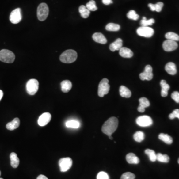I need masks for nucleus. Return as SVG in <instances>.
I'll return each mask as SVG.
<instances>
[{
    "label": "nucleus",
    "mask_w": 179,
    "mask_h": 179,
    "mask_svg": "<svg viewBox=\"0 0 179 179\" xmlns=\"http://www.w3.org/2000/svg\"><path fill=\"white\" fill-rule=\"evenodd\" d=\"M119 124V120L116 117H112L107 120L103 124L101 128V131L103 133L108 136H112V133H114L117 129Z\"/></svg>",
    "instance_id": "1"
},
{
    "label": "nucleus",
    "mask_w": 179,
    "mask_h": 179,
    "mask_svg": "<svg viewBox=\"0 0 179 179\" xmlns=\"http://www.w3.org/2000/svg\"><path fill=\"white\" fill-rule=\"evenodd\" d=\"M77 58V53L75 50L72 49L65 51L61 54L60 60L64 63H72L75 62Z\"/></svg>",
    "instance_id": "2"
},
{
    "label": "nucleus",
    "mask_w": 179,
    "mask_h": 179,
    "mask_svg": "<svg viewBox=\"0 0 179 179\" xmlns=\"http://www.w3.org/2000/svg\"><path fill=\"white\" fill-rule=\"evenodd\" d=\"M14 53L8 49L0 50V61L7 63H12L15 61Z\"/></svg>",
    "instance_id": "3"
},
{
    "label": "nucleus",
    "mask_w": 179,
    "mask_h": 179,
    "mask_svg": "<svg viewBox=\"0 0 179 179\" xmlns=\"http://www.w3.org/2000/svg\"><path fill=\"white\" fill-rule=\"evenodd\" d=\"M49 13V8L45 3H41L38 6L37 10V18L40 21H44L48 17Z\"/></svg>",
    "instance_id": "4"
},
{
    "label": "nucleus",
    "mask_w": 179,
    "mask_h": 179,
    "mask_svg": "<svg viewBox=\"0 0 179 179\" xmlns=\"http://www.w3.org/2000/svg\"><path fill=\"white\" fill-rule=\"evenodd\" d=\"M109 81L107 78L101 80L98 87V95L99 97H103L105 95L109 93L110 89V86L109 84Z\"/></svg>",
    "instance_id": "5"
},
{
    "label": "nucleus",
    "mask_w": 179,
    "mask_h": 179,
    "mask_svg": "<svg viewBox=\"0 0 179 179\" xmlns=\"http://www.w3.org/2000/svg\"><path fill=\"white\" fill-rule=\"evenodd\" d=\"M39 87L38 81L35 79H30L26 83V89L29 95H34L37 93Z\"/></svg>",
    "instance_id": "6"
},
{
    "label": "nucleus",
    "mask_w": 179,
    "mask_h": 179,
    "mask_svg": "<svg viewBox=\"0 0 179 179\" xmlns=\"http://www.w3.org/2000/svg\"><path fill=\"white\" fill-rule=\"evenodd\" d=\"M72 160L70 157L61 158L59 161L60 170L62 172H65L69 170L72 166Z\"/></svg>",
    "instance_id": "7"
},
{
    "label": "nucleus",
    "mask_w": 179,
    "mask_h": 179,
    "mask_svg": "<svg viewBox=\"0 0 179 179\" xmlns=\"http://www.w3.org/2000/svg\"><path fill=\"white\" fill-rule=\"evenodd\" d=\"M137 34L138 36L145 37H151L154 33V29L149 26H141L137 29Z\"/></svg>",
    "instance_id": "8"
},
{
    "label": "nucleus",
    "mask_w": 179,
    "mask_h": 179,
    "mask_svg": "<svg viewBox=\"0 0 179 179\" xmlns=\"http://www.w3.org/2000/svg\"><path fill=\"white\" fill-rule=\"evenodd\" d=\"M137 125L141 127H149L153 124L151 118L148 116H139L136 120Z\"/></svg>",
    "instance_id": "9"
},
{
    "label": "nucleus",
    "mask_w": 179,
    "mask_h": 179,
    "mask_svg": "<svg viewBox=\"0 0 179 179\" xmlns=\"http://www.w3.org/2000/svg\"><path fill=\"white\" fill-rule=\"evenodd\" d=\"M140 79L141 80H151L153 77L152 73V67L150 65H146L143 72L141 73L139 75Z\"/></svg>",
    "instance_id": "10"
},
{
    "label": "nucleus",
    "mask_w": 179,
    "mask_h": 179,
    "mask_svg": "<svg viewBox=\"0 0 179 179\" xmlns=\"http://www.w3.org/2000/svg\"><path fill=\"white\" fill-rule=\"evenodd\" d=\"M22 19L21 10L20 8H17L12 11L10 16V20L12 24H17L21 21Z\"/></svg>",
    "instance_id": "11"
},
{
    "label": "nucleus",
    "mask_w": 179,
    "mask_h": 179,
    "mask_svg": "<svg viewBox=\"0 0 179 179\" xmlns=\"http://www.w3.org/2000/svg\"><path fill=\"white\" fill-rule=\"evenodd\" d=\"M178 44L176 41L167 40L163 44V48L165 51L171 52L176 50L178 48Z\"/></svg>",
    "instance_id": "12"
},
{
    "label": "nucleus",
    "mask_w": 179,
    "mask_h": 179,
    "mask_svg": "<svg viewBox=\"0 0 179 179\" xmlns=\"http://www.w3.org/2000/svg\"><path fill=\"white\" fill-rule=\"evenodd\" d=\"M51 120V115L48 112H45L40 116L38 120V125L44 127L47 125Z\"/></svg>",
    "instance_id": "13"
},
{
    "label": "nucleus",
    "mask_w": 179,
    "mask_h": 179,
    "mask_svg": "<svg viewBox=\"0 0 179 179\" xmlns=\"http://www.w3.org/2000/svg\"><path fill=\"white\" fill-rule=\"evenodd\" d=\"M139 105L138 107L137 110L140 112H143L145 111L146 108L149 107L150 104L149 100L146 97H141L139 100Z\"/></svg>",
    "instance_id": "14"
},
{
    "label": "nucleus",
    "mask_w": 179,
    "mask_h": 179,
    "mask_svg": "<svg viewBox=\"0 0 179 179\" xmlns=\"http://www.w3.org/2000/svg\"><path fill=\"white\" fill-rule=\"evenodd\" d=\"M123 47V40L120 38H117L116 41L112 42L109 45V49L112 51L120 50Z\"/></svg>",
    "instance_id": "15"
},
{
    "label": "nucleus",
    "mask_w": 179,
    "mask_h": 179,
    "mask_svg": "<svg viewBox=\"0 0 179 179\" xmlns=\"http://www.w3.org/2000/svg\"><path fill=\"white\" fill-rule=\"evenodd\" d=\"M119 54L124 58H131L133 56V53L130 49L125 47H122L119 50Z\"/></svg>",
    "instance_id": "16"
},
{
    "label": "nucleus",
    "mask_w": 179,
    "mask_h": 179,
    "mask_svg": "<svg viewBox=\"0 0 179 179\" xmlns=\"http://www.w3.org/2000/svg\"><path fill=\"white\" fill-rule=\"evenodd\" d=\"M92 38L95 42L101 44H105L107 42V40L102 33L96 32L93 35Z\"/></svg>",
    "instance_id": "17"
},
{
    "label": "nucleus",
    "mask_w": 179,
    "mask_h": 179,
    "mask_svg": "<svg viewBox=\"0 0 179 179\" xmlns=\"http://www.w3.org/2000/svg\"><path fill=\"white\" fill-rule=\"evenodd\" d=\"M20 125V120L19 118H15L13 121L8 123L6 125L7 129L9 131H13L19 128Z\"/></svg>",
    "instance_id": "18"
},
{
    "label": "nucleus",
    "mask_w": 179,
    "mask_h": 179,
    "mask_svg": "<svg viewBox=\"0 0 179 179\" xmlns=\"http://www.w3.org/2000/svg\"><path fill=\"white\" fill-rule=\"evenodd\" d=\"M165 70L169 74L171 75H175L177 72L176 66L173 62H169L165 66Z\"/></svg>",
    "instance_id": "19"
},
{
    "label": "nucleus",
    "mask_w": 179,
    "mask_h": 179,
    "mask_svg": "<svg viewBox=\"0 0 179 179\" xmlns=\"http://www.w3.org/2000/svg\"><path fill=\"white\" fill-rule=\"evenodd\" d=\"M160 85L161 86V96L163 97H166L167 96L168 91L170 89V86L168 84L166 81L162 80L161 81Z\"/></svg>",
    "instance_id": "20"
},
{
    "label": "nucleus",
    "mask_w": 179,
    "mask_h": 179,
    "mask_svg": "<svg viewBox=\"0 0 179 179\" xmlns=\"http://www.w3.org/2000/svg\"><path fill=\"white\" fill-rule=\"evenodd\" d=\"M11 160V165L12 167L17 168L20 164V159L17 157V154L15 152H12L10 156Z\"/></svg>",
    "instance_id": "21"
},
{
    "label": "nucleus",
    "mask_w": 179,
    "mask_h": 179,
    "mask_svg": "<svg viewBox=\"0 0 179 179\" xmlns=\"http://www.w3.org/2000/svg\"><path fill=\"white\" fill-rule=\"evenodd\" d=\"M126 160L127 162L129 164H137L140 162V160L138 157L134 154V153H130L128 154L126 156Z\"/></svg>",
    "instance_id": "22"
},
{
    "label": "nucleus",
    "mask_w": 179,
    "mask_h": 179,
    "mask_svg": "<svg viewBox=\"0 0 179 179\" xmlns=\"http://www.w3.org/2000/svg\"><path fill=\"white\" fill-rule=\"evenodd\" d=\"M61 90L63 93H68L72 88V84L69 80H64L61 83Z\"/></svg>",
    "instance_id": "23"
},
{
    "label": "nucleus",
    "mask_w": 179,
    "mask_h": 179,
    "mask_svg": "<svg viewBox=\"0 0 179 179\" xmlns=\"http://www.w3.org/2000/svg\"><path fill=\"white\" fill-rule=\"evenodd\" d=\"M120 95L122 97L129 98L131 96V92L128 88L124 86H121L120 88Z\"/></svg>",
    "instance_id": "24"
},
{
    "label": "nucleus",
    "mask_w": 179,
    "mask_h": 179,
    "mask_svg": "<svg viewBox=\"0 0 179 179\" xmlns=\"http://www.w3.org/2000/svg\"><path fill=\"white\" fill-rule=\"evenodd\" d=\"M159 139L167 144H171L173 143V138L168 134L161 133L159 135Z\"/></svg>",
    "instance_id": "25"
},
{
    "label": "nucleus",
    "mask_w": 179,
    "mask_h": 179,
    "mask_svg": "<svg viewBox=\"0 0 179 179\" xmlns=\"http://www.w3.org/2000/svg\"><path fill=\"white\" fill-rule=\"evenodd\" d=\"M79 13H80L81 16L84 19H86L89 17L90 14V11L85 6L81 5L79 8Z\"/></svg>",
    "instance_id": "26"
},
{
    "label": "nucleus",
    "mask_w": 179,
    "mask_h": 179,
    "mask_svg": "<svg viewBox=\"0 0 179 179\" xmlns=\"http://www.w3.org/2000/svg\"><path fill=\"white\" fill-rule=\"evenodd\" d=\"M120 29V26L118 24L109 23L105 26V29L110 32H117Z\"/></svg>",
    "instance_id": "27"
},
{
    "label": "nucleus",
    "mask_w": 179,
    "mask_h": 179,
    "mask_svg": "<svg viewBox=\"0 0 179 179\" xmlns=\"http://www.w3.org/2000/svg\"><path fill=\"white\" fill-rule=\"evenodd\" d=\"M156 160L162 163H168L170 161V158L166 154L158 153L156 154Z\"/></svg>",
    "instance_id": "28"
},
{
    "label": "nucleus",
    "mask_w": 179,
    "mask_h": 179,
    "mask_svg": "<svg viewBox=\"0 0 179 179\" xmlns=\"http://www.w3.org/2000/svg\"><path fill=\"white\" fill-rule=\"evenodd\" d=\"M66 126L67 128H78L80 126V124L79 121L74 120H71L67 121Z\"/></svg>",
    "instance_id": "29"
},
{
    "label": "nucleus",
    "mask_w": 179,
    "mask_h": 179,
    "mask_svg": "<svg viewBox=\"0 0 179 179\" xmlns=\"http://www.w3.org/2000/svg\"><path fill=\"white\" fill-rule=\"evenodd\" d=\"M145 153L148 156L149 159L152 162H155L156 161V154L153 150L149 149H146L145 151Z\"/></svg>",
    "instance_id": "30"
},
{
    "label": "nucleus",
    "mask_w": 179,
    "mask_h": 179,
    "mask_svg": "<svg viewBox=\"0 0 179 179\" xmlns=\"http://www.w3.org/2000/svg\"><path fill=\"white\" fill-rule=\"evenodd\" d=\"M165 37L167 40H171L173 41H179V36L173 32H169L165 34Z\"/></svg>",
    "instance_id": "31"
},
{
    "label": "nucleus",
    "mask_w": 179,
    "mask_h": 179,
    "mask_svg": "<svg viewBox=\"0 0 179 179\" xmlns=\"http://www.w3.org/2000/svg\"><path fill=\"white\" fill-rule=\"evenodd\" d=\"M134 140L137 142H141L144 139V134L143 132L140 131H137L134 133L133 135Z\"/></svg>",
    "instance_id": "32"
},
{
    "label": "nucleus",
    "mask_w": 179,
    "mask_h": 179,
    "mask_svg": "<svg viewBox=\"0 0 179 179\" xmlns=\"http://www.w3.org/2000/svg\"><path fill=\"white\" fill-rule=\"evenodd\" d=\"M155 22V20L153 19L147 20L146 17H143L142 20L140 21V25L141 26H148L152 25Z\"/></svg>",
    "instance_id": "33"
},
{
    "label": "nucleus",
    "mask_w": 179,
    "mask_h": 179,
    "mask_svg": "<svg viewBox=\"0 0 179 179\" xmlns=\"http://www.w3.org/2000/svg\"><path fill=\"white\" fill-rule=\"evenodd\" d=\"M86 7L90 11H95L97 9V7L96 5V2L93 0L90 1L88 3L86 4Z\"/></svg>",
    "instance_id": "34"
},
{
    "label": "nucleus",
    "mask_w": 179,
    "mask_h": 179,
    "mask_svg": "<svg viewBox=\"0 0 179 179\" xmlns=\"http://www.w3.org/2000/svg\"><path fill=\"white\" fill-rule=\"evenodd\" d=\"M127 17L129 19L136 21L139 17V16L136 13L135 11L134 10H131L127 14Z\"/></svg>",
    "instance_id": "35"
},
{
    "label": "nucleus",
    "mask_w": 179,
    "mask_h": 179,
    "mask_svg": "<svg viewBox=\"0 0 179 179\" xmlns=\"http://www.w3.org/2000/svg\"><path fill=\"white\" fill-rule=\"evenodd\" d=\"M135 178V176L133 173L131 172H126L122 175L120 179H134Z\"/></svg>",
    "instance_id": "36"
},
{
    "label": "nucleus",
    "mask_w": 179,
    "mask_h": 179,
    "mask_svg": "<svg viewBox=\"0 0 179 179\" xmlns=\"http://www.w3.org/2000/svg\"><path fill=\"white\" fill-rule=\"evenodd\" d=\"M169 117L171 120H173L175 118H178V119H179V109H176L175 110H174L173 112L172 113L169 115Z\"/></svg>",
    "instance_id": "37"
},
{
    "label": "nucleus",
    "mask_w": 179,
    "mask_h": 179,
    "mask_svg": "<svg viewBox=\"0 0 179 179\" xmlns=\"http://www.w3.org/2000/svg\"><path fill=\"white\" fill-rule=\"evenodd\" d=\"M97 179H109L108 175L105 172H100L97 174Z\"/></svg>",
    "instance_id": "38"
},
{
    "label": "nucleus",
    "mask_w": 179,
    "mask_h": 179,
    "mask_svg": "<svg viewBox=\"0 0 179 179\" xmlns=\"http://www.w3.org/2000/svg\"><path fill=\"white\" fill-rule=\"evenodd\" d=\"M172 99L174 100L175 102L179 104V92L177 91H175L172 93L171 95Z\"/></svg>",
    "instance_id": "39"
},
{
    "label": "nucleus",
    "mask_w": 179,
    "mask_h": 179,
    "mask_svg": "<svg viewBox=\"0 0 179 179\" xmlns=\"http://www.w3.org/2000/svg\"><path fill=\"white\" fill-rule=\"evenodd\" d=\"M155 11L157 12H160L163 7L164 4L162 2H158L155 4Z\"/></svg>",
    "instance_id": "40"
},
{
    "label": "nucleus",
    "mask_w": 179,
    "mask_h": 179,
    "mask_svg": "<svg viewBox=\"0 0 179 179\" xmlns=\"http://www.w3.org/2000/svg\"><path fill=\"white\" fill-rule=\"evenodd\" d=\"M103 3L105 5H109V4H112V0H102Z\"/></svg>",
    "instance_id": "41"
},
{
    "label": "nucleus",
    "mask_w": 179,
    "mask_h": 179,
    "mask_svg": "<svg viewBox=\"0 0 179 179\" xmlns=\"http://www.w3.org/2000/svg\"><path fill=\"white\" fill-rule=\"evenodd\" d=\"M148 7L150 8V10L152 11H155V4H148Z\"/></svg>",
    "instance_id": "42"
},
{
    "label": "nucleus",
    "mask_w": 179,
    "mask_h": 179,
    "mask_svg": "<svg viewBox=\"0 0 179 179\" xmlns=\"http://www.w3.org/2000/svg\"><path fill=\"white\" fill-rule=\"evenodd\" d=\"M36 179H48L45 176L43 175H40L37 177Z\"/></svg>",
    "instance_id": "43"
},
{
    "label": "nucleus",
    "mask_w": 179,
    "mask_h": 179,
    "mask_svg": "<svg viewBox=\"0 0 179 179\" xmlns=\"http://www.w3.org/2000/svg\"><path fill=\"white\" fill-rule=\"evenodd\" d=\"M3 97V91H2L0 90V101L1 100L2 98Z\"/></svg>",
    "instance_id": "44"
},
{
    "label": "nucleus",
    "mask_w": 179,
    "mask_h": 179,
    "mask_svg": "<svg viewBox=\"0 0 179 179\" xmlns=\"http://www.w3.org/2000/svg\"><path fill=\"white\" fill-rule=\"evenodd\" d=\"M178 163L179 164V159H178Z\"/></svg>",
    "instance_id": "45"
},
{
    "label": "nucleus",
    "mask_w": 179,
    "mask_h": 179,
    "mask_svg": "<svg viewBox=\"0 0 179 179\" xmlns=\"http://www.w3.org/2000/svg\"><path fill=\"white\" fill-rule=\"evenodd\" d=\"M1 172L0 171V176H1Z\"/></svg>",
    "instance_id": "46"
},
{
    "label": "nucleus",
    "mask_w": 179,
    "mask_h": 179,
    "mask_svg": "<svg viewBox=\"0 0 179 179\" xmlns=\"http://www.w3.org/2000/svg\"><path fill=\"white\" fill-rule=\"evenodd\" d=\"M0 179H3V178H0Z\"/></svg>",
    "instance_id": "47"
}]
</instances>
